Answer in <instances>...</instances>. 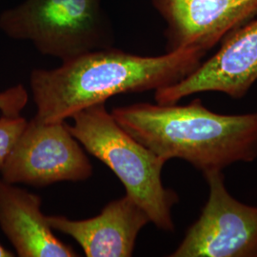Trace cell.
Returning <instances> with one entry per match:
<instances>
[{"label": "cell", "instance_id": "6da1fadb", "mask_svg": "<svg viewBox=\"0 0 257 257\" xmlns=\"http://www.w3.org/2000/svg\"><path fill=\"white\" fill-rule=\"evenodd\" d=\"M206 51L185 48L158 56H141L112 47L62 61L55 69H35L30 88L44 123L63 122L114 95L157 91L183 80L202 63Z\"/></svg>", "mask_w": 257, "mask_h": 257}, {"label": "cell", "instance_id": "9c48e42d", "mask_svg": "<svg viewBox=\"0 0 257 257\" xmlns=\"http://www.w3.org/2000/svg\"><path fill=\"white\" fill-rule=\"evenodd\" d=\"M47 220L53 230L73 237L88 257L132 256L139 232L151 223L146 211L127 194L108 203L92 218L47 215Z\"/></svg>", "mask_w": 257, "mask_h": 257}, {"label": "cell", "instance_id": "52a82bcc", "mask_svg": "<svg viewBox=\"0 0 257 257\" xmlns=\"http://www.w3.org/2000/svg\"><path fill=\"white\" fill-rule=\"evenodd\" d=\"M257 81V19L234 30L221 41L220 49L183 80L156 91L157 104H175L199 92L244 97Z\"/></svg>", "mask_w": 257, "mask_h": 257}, {"label": "cell", "instance_id": "3957f363", "mask_svg": "<svg viewBox=\"0 0 257 257\" xmlns=\"http://www.w3.org/2000/svg\"><path fill=\"white\" fill-rule=\"evenodd\" d=\"M69 131L92 156L108 166L156 227L175 231L172 210L179 202L161 179L166 161L120 127L105 103L79 110L70 118Z\"/></svg>", "mask_w": 257, "mask_h": 257}, {"label": "cell", "instance_id": "7a4b0ae2", "mask_svg": "<svg viewBox=\"0 0 257 257\" xmlns=\"http://www.w3.org/2000/svg\"><path fill=\"white\" fill-rule=\"evenodd\" d=\"M110 113L131 137L166 162L180 158L204 173L257 158V111L220 114L196 98L182 106L137 103Z\"/></svg>", "mask_w": 257, "mask_h": 257}, {"label": "cell", "instance_id": "277c9868", "mask_svg": "<svg viewBox=\"0 0 257 257\" xmlns=\"http://www.w3.org/2000/svg\"><path fill=\"white\" fill-rule=\"evenodd\" d=\"M102 0H25L0 14V31L61 61L114 44Z\"/></svg>", "mask_w": 257, "mask_h": 257}, {"label": "cell", "instance_id": "30bf717a", "mask_svg": "<svg viewBox=\"0 0 257 257\" xmlns=\"http://www.w3.org/2000/svg\"><path fill=\"white\" fill-rule=\"evenodd\" d=\"M41 198L0 177V228L20 257H75L41 211Z\"/></svg>", "mask_w": 257, "mask_h": 257}, {"label": "cell", "instance_id": "ba28073f", "mask_svg": "<svg viewBox=\"0 0 257 257\" xmlns=\"http://www.w3.org/2000/svg\"><path fill=\"white\" fill-rule=\"evenodd\" d=\"M165 20L166 53L185 48L208 52L257 16V0H151Z\"/></svg>", "mask_w": 257, "mask_h": 257}, {"label": "cell", "instance_id": "8992f818", "mask_svg": "<svg viewBox=\"0 0 257 257\" xmlns=\"http://www.w3.org/2000/svg\"><path fill=\"white\" fill-rule=\"evenodd\" d=\"M209 197L172 257H257V207L227 190L222 171L203 173Z\"/></svg>", "mask_w": 257, "mask_h": 257}, {"label": "cell", "instance_id": "7c38bea8", "mask_svg": "<svg viewBox=\"0 0 257 257\" xmlns=\"http://www.w3.org/2000/svg\"><path fill=\"white\" fill-rule=\"evenodd\" d=\"M29 101V93L22 84L0 92V111L2 115L19 116Z\"/></svg>", "mask_w": 257, "mask_h": 257}, {"label": "cell", "instance_id": "8fae6325", "mask_svg": "<svg viewBox=\"0 0 257 257\" xmlns=\"http://www.w3.org/2000/svg\"><path fill=\"white\" fill-rule=\"evenodd\" d=\"M21 115L0 117V171L27 124Z\"/></svg>", "mask_w": 257, "mask_h": 257}, {"label": "cell", "instance_id": "5b68a950", "mask_svg": "<svg viewBox=\"0 0 257 257\" xmlns=\"http://www.w3.org/2000/svg\"><path fill=\"white\" fill-rule=\"evenodd\" d=\"M11 184L45 187L62 181H84L92 175V166L67 122L28 121L0 171Z\"/></svg>", "mask_w": 257, "mask_h": 257}, {"label": "cell", "instance_id": "4fadbf2b", "mask_svg": "<svg viewBox=\"0 0 257 257\" xmlns=\"http://www.w3.org/2000/svg\"><path fill=\"white\" fill-rule=\"evenodd\" d=\"M15 254L0 244V257H14Z\"/></svg>", "mask_w": 257, "mask_h": 257}]
</instances>
